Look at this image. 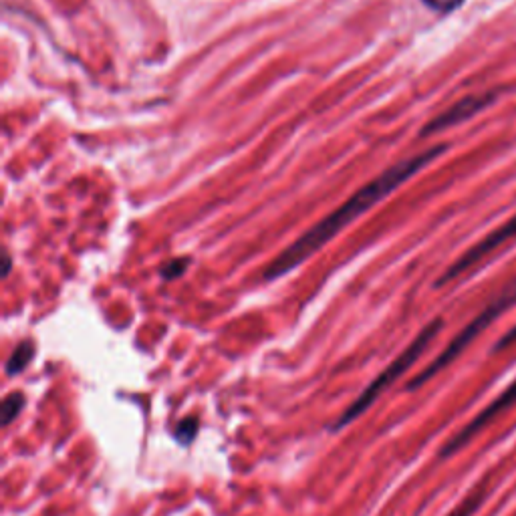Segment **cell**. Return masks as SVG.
I'll return each instance as SVG.
<instances>
[{"mask_svg": "<svg viewBox=\"0 0 516 516\" xmlns=\"http://www.w3.org/2000/svg\"><path fill=\"white\" fill-rule=\"evenodd\" d=\"M448 150L446 144L434 146L410 160H404L390 170L379 174L375 180L365 184L361 190H357L345 204H341L335 212H331L327 218H323L319 224H315L311 230H307L299 240H295L287 250H283L275 261L269 265L265 279L273 281L279 279L293 269H297L307 258H311L317 250H321L327 242H331L345 226H349L353 220H357L361 214L371 210L375 204H379L383 198L396 192L402 184H406L410 178H414L418 172H422L426 166H430L434 160H438Z\"/></svg>", "mask_w": 516, "mask_h": 516, "instance_id": "6da1fadb", "label": "cell"}, {"mask_svg": "<svg viewBox=\"0 0 516 516\" xmlns=\"http://www.w3.org/2000/svg\"><path fill=\"white\" fill-rule=\"evenodd\" d=\"M442 327H444V321H442L440 317L434 319L432 323H428V325L418 333V337L365 387L363 394L345 410V414L331 426V430L337 432V430L345 428L347 424H351L353 420H357L363 412H367V410L371 408V404L387 390V387H390L392 383H396V381L424 355V351L432 345V341L438 337V333L442 331Z\"/></svg>", "mask_w": 516, "mask_h": 516, "instance_id": "7a4b0ae2", "label": "cell"}, {"mask_svg": "<svg viewBox=\"0 0 516 516\" xmlns=\"http://www.w3.org/2000/svg\"><path fill=\"white\" fill-rule=\"evenodd\" d=\"M516 303V287L504 291L498 299H494L482 313H478L450 343L448 347L432 361L428 363L416 377H412L408 381V392L418 390L426 381H430L432 377H436L440 371H444L450 363H454L500 315H504L512 305Z\"/></svg>", "mask_w": 516, "mask_h": 516, "instance_id": "3957f363", "label": "cell"}, {"mask_svg": "<svg viewBox=\"0 0 516 516\" xmlns=\"http://www.w3.org/2000/svg\"><path fill=\"white\" fill-rule=\"evenodd\" d=\"M516 238V214L512 218H508L504 224H500L496 230H492L490 234H486L480 242H476L470 250H466L458 261L438 279L436 287H444L448 283H452L454 279L462 277L464 273L476 269L482 261L490 258L494 252H498L504 244L512 242Z\"/></svg>", "mask_w": 516, "mask_h": 516, "instance_id": "277c9868", "label": "cell"}, {"mask_svg": "<svg viewBox=\"0 0 516 516\" xmlns=\"http://www.w3.org/2000/svg\"><path fill=\"white\" fill-rule=\"evenodd\" d=\"M516 404V379L506 387V390L494 398L480 414H476L458 434H454L440 450L442 458H450L458 454L462 448H466L484 428H488L498 416H502L506 410H510Z\"/></svg>", "mask_w": 516, "mask_h": 516, "instance_id": "5b68a950", "label": "cell"}, {"mask_svg": "<svg viewBox=\"0 0 516 516\" xmlns=\"http://www.w3.org/2000/svg\"><path fill=\"white\" fill-rule=\"evenodd\" d=\"M498 99V91H484V93H474L468 95L464 99H460L456 105H452L450 109H446L442 115H438L436 119H432L424 129L422 134H436V132H444L448 127H454L458 123L468 121L470 117L478 115L480 111H484L486 107H490L494 101Z\"/></svg>", "mask_w": 516, "mask_h": 516, "instance_id": "8992f818", "label": "cell"}, {"mask_svg": "<svg viewBox=\"0 0 516 516\" xmlns=\"http://www.w3.org/2000/svg\"><path fill=\"white\" fill-rule=\"evenodd\" d=\"M35 357V345L33 341H23L17 345V349L13 351V355L7 361V375H15L27 369V365L33 361Z\"/></svg>", "mask_w": 516, "mask_h": 516, "instance_id": "52a82bcc", "label": "cell"}, {"mask_svg": "<svg viewBox=\"0 0 516 516\" xmlns=\"http://www.w3.org/2000/svg\"><path fill=\"white\" fill-rule=\"evenodd\" d=\"M486 494H488V486H486V482H482V484L476 486L448 516H474L476 510L484 504Z\"/></svg>", "mask_w": 516, "mask_h": 516, "instance_id": "ba28073f", "label": "cell"}, {"mask_svg": "<svg viewBox=\"0 0 516 516\" xmlns=\"http://www.w3.org/2000/svg\"><path fill=\"white\" fill-rule=\"evenodd\" d=\"M27 404L25 394L21 392H13L3 400V408H0V420H3V426H9L17 420V416L23 412Z\"/></svg>", "mask_w": 516, "mask_h": 516, "instance_id": "9c48e42d", "label": "cell"}, {"mask_svg": "<svg viewBox=\"0 0 516 516\" xmlns=\"http://www.w3.org/2000/svg\"><path fill=\"white\" fill-rule=\"evenodd\" d=\"M198 430H200V420L198 418H184L178 428H176V440L182 444V446H188L194 442V438L198 436Z\"/></svg>", "mask_w": 516, "mask_h": 516, "instance_id": "30bf717a", "label": "cell"}, {"mask_svg": "<svg viewBox=\"0 0 516 516\" xmlns=\"http://www.w3.org/2000/svg\"><path fill=\"white\" fill-rule=\"evenodd\" d=\"M424 3L438 13H452L464 3V0H424Z\"/></svg>", "mask_w": 516, "mask_h": 516, "instance_id": "8fae6325", "label": "cell"}, {"mask_svg": "<svg viewBox=\"0 0 516 516\" xmlns=\"http://www.w3.org/2000/svg\"><path fill=\"white\" fill-rule=\"evenodd\" d=\"M512 345H516V325L508 331V333H504L500 339H498V343L494 345V353H500V351H504V349H508V347H512Z\"/></svg>", "mask_w": 516, "mask_h": 516, "instance_id": "7c38bea8", "label": "cell"}, {"mask_svg": "<svg viewBox=\"0 0 516 516\" xmlns=\"http://www.w3.org/2000/svg\"><path fill=\"white\" fill-rule=\"evenodd\" d=\"M186 265H188V261H182V263L174 261L172 265H168V267L164 269V277H166V279H174V277L182 275V273L186 271Z\"/></svg>", "mask_w": 516, "mask_h": 516, "instance_id": "4fadbf2b", "label": "cell"}]
</instances>
